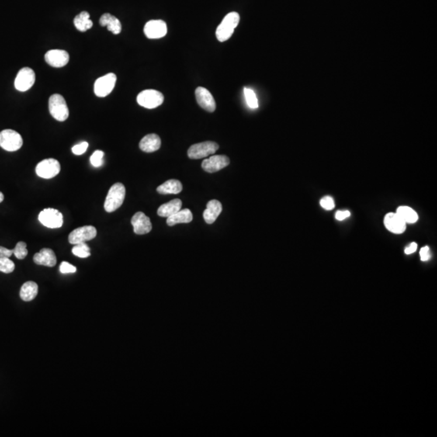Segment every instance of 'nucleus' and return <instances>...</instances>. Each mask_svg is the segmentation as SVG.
<instances>
[{
	"mask_svg": "<svg viewBox=\"0 0 437 437\" xmlns=\"http://www.w3.org/2000/svg\"><path fill=\"white\" fill-rule=\"evenodd\" d=\"M91 250L88 247L86 243H80V244H74V246L72 249V254L74 256H77L79 258H86L91 255L90 253Z\"/></svg>",
	"mask_w": 437,
	"mask_h": 437,
	"instance_id": "cd10ccee",
	"label": "nucleus"
},
{
	"mask_svg": "<svg viewBox=\"0 0 437 437\" xmlns=\"http://www.w3.org/2000/svg\"><path fill=\"white\" fill-rule=\"evenodd\" d=\"M350 216H351V212L349 211H338L335 215L336 220H339V221H342V220H345Z\"/></svg>",
	"mask_w": 437,
	"mask_h": 437,
	"instance_id": "e433bc0d",
	"label": "nucleus"
},
{
	"mask_svg": "<svg viewBox=\"0 0 437 437\" xmlns=\"http://www.w3.org/2000/svg\"><path fill=\"white\" fill-rule=\"evenodd\" d=\"M126 188L123 184L115 183L111 186L105 199L104 207L106 212L111 213L119 209L124 202Z\"/></svg>",
	"mask_w": 437,
	"mask_h": 437,
	"instance_id": "f257e3e1",
	"label": "nucleus"
},
{
	"mask_svg": "<svg viewBox=\"0 0 437 437\" xmlns=\"http://www.w3.org/2000/svg\"><path fill=\"white\" fill-rule=\"evenodd\" d=\"M219 149V145L215 142L206 141L196 143L191 146L188 150V157L193 160L205 158L215 154Z\"/></svg>",
	"mask_w": 437,
	"mask_h": 437,
	"instance_id": "423d86ee",
	"label": "nucleus"
},
{
	"mask_svg": "<svg viewBox=\"0 0 437 437\" xmlns=\"http://www.w3.org/2000/svg\"><path fill=\"white\" fill-rule=\"evenodd\" d=\"M417 246H418V245H417L416 243H415V242L411 243V244H410V245H409L408 247H407V248H406V250H405V254H413V253H414V252H415V251H416Z\"/></svg>",
	"mask_w": 437,
	"mask_h": 437,
	"instance_id": "58836bf2",
	"label": "nucleus"
},
{
	"mask_svg": "<svg viewBox=\"0 0 437 437\" xmlns=\"http://www.w3.org/2000/svg\"><path fill=\"white\" fill-rule=\"evenodd\" d=\"M13 254L18 259L25 258V257L28 255L27 244L24 241L18 242L13 250Z\"/></svg>",
	"mask_w": 437,
	"mask_h": 437,
	"instance_id": "c756f323",
	"label": "nucleus"
},
{
	"mask_svg": "<svg viewBox=\"0 0 437 437\" xmlns=\"http://www.w3.org/2000/svg\"><path fill=\"white\" fill-rule=\"evenodd\" d=\"M397 215L407 223H414L418 221L419 216L411 207L407 206H399L396 212Z\"/></svg>",
	"mask_w": 437,
	"mask_h": 437,
	"instance_id": "bb28decb",
	"label": "nucleus"
},
{
	"mask_svg": "<svg viewBox=\"0 0 437 437\" xmlns=\"http://www.w3.org/2000/svg\"><path fill=\"white\" fill-rule=\"evenodd\" d=\"M88 147V142H82V143H79L77 145H74V147H72V149H71V151H72V153H74V155H82V154H84V153L87 151Z\"/></svg>",
	"mask_w": 437,
	"mask_h": 437,
	"instance_id": "473e14b6",
	"label": "nucleus"
},
{
	"mask_svg": "<svg viewBox=\"0 0 437 437\" xmlns=\"http://www.w3.org/2000/svg\"><path fill=\"white\" fill-rule=\"evenodd\" d=\"M158 193L161 195H178L182 191V184L176 179L168 180L157 189Z\"/></svg>",
	"mask_w": 437,
	"mask_h": 437,
	"instance_id": "5701e85b",
	"label": "nucleus"
},
{
	"mask_svg": "<svg viewBox=\"0 0 437 437\" xmlns=\"http://www.w3.org/2000/svg\"><path fill=\"white\" fill-rule=\"evenodd\" d=\"M222 209L221 202L216 199L209 201L206 205V209L203 212V218L206 223L208 224L214 223L221 213Z\"/></svg>",
	"mask_w": 437,
	"mask_h": 437,
	"instance_id": "6ab92c4d",
	"label": "nucleus"
},
{
	"mask_svg": "<svg viewBox=\"0 0 437 437\" xmlns=\"http://www.w3.org/2000/svg\"><path fill=\"white\" fill-rule=\"evenodd\" d=\"M193 220V215L189 209L180 210L173 216L167 218V224L168 226H174L178 223H187Z\"/></svg>",
	"mask_w": 437,
	"mask_h": 437,
	"instance_id": "b1692460",
	"label": "nucleus"
},
{
	"mask_svg": "<svg viewBox=\"0 0 437 437\" xmlns=\"http://www.w3.org/2000/svg\"><path fill=\"white\" fill-rule=\"evenodd\" d=\"M13 254V250H8L5 247L0 246V258H10Z\"/></svg>",
	"mask_w": 437,
	"mask_h": 437,
	"instance_id": "4c0bfd02",
	"label": "nucleus"
},
{
	"mask_svg": "<svg viewBox=\"0 0 437 437\" xmlns=\"http://www.w3.org/2000/svg\"><path fill=\"white\" fill-rule=\"evenodd\" d=\"M15 270V264L9 258H0V271L3 273L9 274Z\"/></svg>",
	"mask_w": 437,
	"mask_h": 437,
	"instance_id": "7c9ffc66",
	"label": "nucleus"
},
{
	"mask_svg": "<svg viewBox=\"0 0 437 437\" xmlns=\"http://www.w3.org/2000/svg\"><path fill=\"white\" fill-rule=\"evenodd\" d=\"M49 109L50 115L55 120L64 122L69 117V109L67 102L60 94H53L49 99Z\"/></svg>",
	"mask_w": 437,
	"mask_h": 437,
	"instance_id": "7ed1b4c3",
	"label": "nucleus"
},
{
	"mask_svg": "<svg viewBox=\"0 0 437 437\" xmlns=\"http://www.w3.org/2000/svg\"><path fill=\"white\" fill-rule=\"evenodd\" d=\"M36 75L33 69L24 67L18 72L15 80V87L20 92H25L33 87Z\"/></svg>",
	"mask_w": 437,
	"mask_h": 437,
	"instance_id": "9b49d317",
	"label": "nucleus"
},
{
	"mask_svg": "<svg viewBox=\"0 0 437 437\" xmlns=\"http://www.w3.org/2000/svg\"><path fill=\"white\" fill-rule=\"evenodd\" d=\"M61 165L55 159H46L37 164L36 174L40 178L50 179L60 174Z\"/></svg>",
	"mask_w": 437,
	"mask_h": 437,
	"instance_id": "0eeeda50",
	"label": "nucleus"
},
{
	"mask_svg": "<svg viewBox=\"0 0 437 437\" xmlns=\"http://www.w3.org/2000/svg\"><path fill=\"white\" fill-rule=\"evenodd\" d=\"M4 194H3L2 192H0V202H2L3 201H4Z\"/></svg>",
	"mask_w": 437,
	"mask_h": 437,
	"instance_id": "ea45409f",
	"label": "nucleus"
},
{
	"mask_svg": "<svg viewBox=\"0 0 437 437\" xmlns=\"http://www.w3.org/2000/svg\"><path fill=\"white\" fill-rule=\"evenodd\" d=\"M131 224L134 227V232L138 235H143L150 233L153 229L150 218L147 217L143 212H139L133 216Z\"/></svg>",
	"mask_w": 437,
	"mask_h": 437,
	"instance_id": "2eb2a0df",
	"label": "nucleus"
},
{
	"mask_svg": "<svg viewBox=\"0 0 437 437\" xmlns=\"http://www.w3.org/2000/svg\"><path fill=\"white\" fill-rule=\"evenodd\" d=\"M384 224L389 231L395 234H402L407 229V223L396 212L388 213L384 219Z\"/></svg>",
	"mask_w": 437,
	"mask_h": 437,
	"instance_id": "f3484780",
	"label": "nucleus"
},
{
	"mask_svg": "<svg viewBox=\"0 0 437 437\" xmlns=\"http://www.w3.org/2000/svg\"><path fill=\"white\" fill-rule=\"evenodd\" d=\"M39 293V286L36 282L33 281H29L22 285L20 292V296L24 301H31L33 300Z\"/></svg>",
	"mask_w": 437,
	"mask_h": 437,
	"instance_id": "393cba45",
	"label": "nucleus"
},
{
	"mask_svg": "<svg viewBox=\"0 0 437 437\" xmlns=\"http://www.w3.org/2000/svg\"><path fill=\"white\" fill-rule=\"evenodd\" d=\"M100 25L103 27H107L108 30L110 31L111 33L117 35L122 32V24L118 18L115 17V15H112L109 13H105L101 15L100 19Z\"/></svg>",
	"mask_w": 437,
	"mask_h": 437,
	"instance_id": "412c9836",
	"label": "nucleus"
},
{
	"mask_svg": "<svg viewBox=\"0 0 437 437\" xmlns=\"http://www.w3.org/2000/svg\"><path fill=\"white\" fill-rule=\"evenodd\" d=\"M70 56L66 50H51L46 53L45 60L49 65L53 67H63L67 65Z\"/></svg>",
	"mask_w": 437,
	"mask_h": 437,
	"instance_id": "dca6fc26",
	"label": "nucleus"
},
{
	"mask_svg": "<svg viewBox=\"0 0 437 437\" xmlns=\"http://www.w3.org/2000/svg\"><path fill=\"white\" fill-rule=\"evenodd\" d=\"M195 97H196L197 102L202 109L210 113L216 110V101L213 96L206 88L203 87L197 88L195 90Z\"/></svg>",
	"mask_w": 437,
	"mask_h": 437,
	"instance_id": "4468645a",
	"label": "nucleus"
},
{
	"mask_svg": "<svg viewBox=\"0 0 437 437\" xmlns=\"http://www.w3.org/2000/svg\"><path fill=\"white\" fill-rule=\"evenodd\" d=\"M229 163L230 160L226 156H212L210 158L202 161V167L206 172L213 174L227 167Z\"/></svg>",
	"mask_w": 437,
	"mask_h": 437,
	"instance_id": "ddd939ff",
	"label": "nucleus"
},
{
	"mask_svg": "<svg viewBox=\"0 0 437 437\" xmlns=\"http://www.w3.org/2000/svg\"><path fill=\"white\" fill-rule=\"evenodd\" d=\"M97 234H98L97 229L93 226H83V227L74 229L70 233L68 237L69 242L72 244L85 243L95 238Z\"/></svg>",
	"mask_w": 437,
	"mask_h": 437,
	"instance_id": "9d476101",
	"label": "nucleus"
},
{
	"mask_svg": "<svg viewBox=\"0 0 437 437\" xmlns=\"http://www.w3.org/2000/svg\"><path fill=\"white\" fill-rule=\"evenodd\" d=\"M104 151L101 150H97L94 151L93 154L90 157V162L92 166L98 168L103 164Z\"/></svg>",
	"mask_w": 437,
	"mask_h": 437,
	"instance_id": "2f4dec72",
	"label": "nucleus"
},
{
	"mask_svg": "<svg viewBox=\"0 0 437 437\" xmlns=\"http://www.w3.org/2000/svg\"><path fill=\"white\" fill-rule=\"evenodd\" d=\"M137 102L139 105L147 109H155L162 105L164 95L157 90H144L138 95Z\"/></svg>",
	"mask_w": 437,
	"mask_h": 437,
	"instance_id": "39448f33",
	"label": "nucleus"
},
{
	"mask_svg": "<svg viewBox=\"0 0 437 437\" xmlns=\"http://www.w3.org/2000/svg\"><path fill=\"white\" fill-rule=\"evenodd\" d=\"M182 202L180 199H173L170 202L161 205L157 211V214L161 217L168 218L182 208Z\"/></svg>",
	"mask_w": 437,
	"mask_h": 437,
	"instance_id": "4be33fe9",
	"label": "nucleus"
},
{
	"mask_svg": "<svg viewBox=\"0 0 437 437\" xmlns=\"http://www.w3.org/2000/svg\"><path fill=\"white\" fill-rule=\"evenodd\" d=\"M33 261L37 265L53 268L57 263L55 254L51 249L44 248L33 256Z\"/></svg>",
	"mask_w": 437,
	"mask_h": 437,
	"instance_id": "a211bd4d",
	"label": "nucleus"
},
{
	"mask_svg": "<svg viewBox=\"0 0 437 437\" xmlns=\"http://www.w3.org/2000/svg\"><path fill=\"white\" fill-rule=\"evenodd\" d=\"M60 270L62 274H72L77 272V268L67 262H62Z\"/></svg>",
	"mask_w": 437,
	"mask_h": 437,
	"instance_id": "f704fd0d",
	"label": "nucleus"
},
{
	"mask_svg": "<svg viewBox=\"0 0 437 437\" xmlns=\"http://www.w3.org/2000/svg\"><path fill=\"white\" fill-rule=\"evenodd\" d=\"M320 204L325 210L331 211L334 208V199L330 196L324 197L320 202Z\"/></svg>",
	"mask_w": 437,
	"mask_h": 437,
	"instance_id": "72a5a7b5",
	"label": "nucleus"
},
{
	"mask_svg": "<svg viewBox=\"0 0 437 437\" xmlns=\"http://www.w3.org/2000/svg\"><path fill=\"white\" fill-rule=\"evenodd\" d=\"M161 146V138L156 134H149L144 136L140 143V147L142 151L148 153L157 151Z\"/></svg>",
	"mask_w": 437,
	"mask_h": 437,
	"instance_id": "aec40b11",
	"label": "nucleus"
},
{
	"mask_svg": "<svg viewBox=\"0 0 437 437\" xmlns=\"http://www.w3.org/2000/svg\"><path fill=\"white\" fill-rule=\"evenodd\" d=\"M74 25L81 32H85L92 27V21L90 20V15L88 12H82L75 16Z\"/></svg>",
	"mask_w": 437,
	"mask_h": 437,
	"instance_id": "a878e982",
	"label": "nucleus"
},
{
	"mask_svg": "<svg viewBox=\"0 0 437 437\" xmlns=\"http://www.w3.org/2000/svg\"><path fill=\"white\" fill-rule=\"evenodd\" d=\"M420 258H421V261H423V262H426V261L429 260L430 258H431V253H430L429 247H423V248L420 250Z\"/></svg>",
	"mask_w": 437,
	"mask_h": 437,
	"instance_id": "c9c22d12",
	"label": "nucleus"
},
{
	"mask_svg": "<svg viewBox=\"0 0 437 437\" xmlns=\"http://www.w3.org/2000/svg\"><path fill=\"white\" fill-rule=\"evenodd\" d=\"M244 97H245V100H246L247 105L250 108H252V109L258 108V99H257V97H256L255 92L252 89H250V88H244Z\"/></svg>",
	"mask_w": 437,
	"mask_h": 437,
	"instance_id": "c85d7f7f",
	"label": "nucleus"
},
{
	"mask_svg": "<svg viewBox=\"0 0 437 437\" xmlns=\"http://www.w3.org/2000/svg\"><path fill=\"white\" fill-rule=\"evenodd\" d=\"M23 145V139L18 132L13 130H4L0 132V147L8 151H15Z\"/></svg>",
	"mask_w": 437,
	"mask_h": 437,
	"instance_id": "20e7f679",
	"label": "nucleus"
},
{
	"mask_svg": "<svg viewBox=\"0 0 437 437\" xmlns=\"http://www.w3.org/2000/svg\"><path fill=\"white\" fill-rule=\"evenodd\" d=\"M144 33L149 39H159L167 34L168 29L164 21L161 20L150 21L144 26Z\"/></svg>",
	"mask_w": 437,
	"mask_h": 437,
	"instance_id": "f8f14e48",
	"label": "nucleus"
},
{
	"mask_svg": "<svg viewBox=\"0 0 437 437\" xmlns=\"http://www.w3.org/2000/svg\"><path fill=\"white\" fill-rule=\"evenodd\" d=\"M240 22V15L237 12H233L227 14L216 29V37L218 41L223 42L229 40L233 34Z\"/></svg>",
	"mask_w": 437,
	"mask_h": 437,
	"instance_id": "f03ea898",
	"label": "nucleus"
},
{
	"mask_svg": "<svg viewBox=\"0 0 437 437\" xmlns=\"http://www.w3.org/2000/svg\"><path fill=\"white\" fill-rule=\"evenodd\" d=\"M39 221L42 225L50 229H59L63 224V216L60 211L54 208H46L42 211L39 216Z\"/></svg>",
	"mask_w": 437,
	"mask_h": 437,
	"instance_id": "1a4fd4ad",
	"label": "nucleus"
},
{
	"mask_svg": "<svg viewBox=\"0 0 437 437\" xmlns=\"http://www.w3.org/2000/svg\"><path fill=\"white\" fill-rule=\"evenodd\" d=\"M116 81V74L113 73H109L100 77L94 84V92L99 98H105L113 91Z\"/></svg>",
	"mask_w": 437,
	"mask_h": 437,
	"instance_id": "6e6552de",
	"label": "nucleus"
}]
</instances>
